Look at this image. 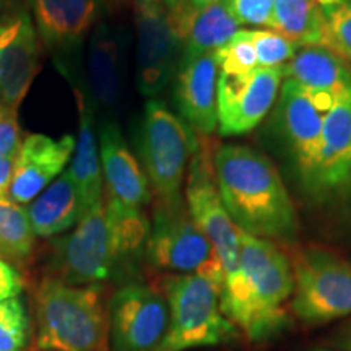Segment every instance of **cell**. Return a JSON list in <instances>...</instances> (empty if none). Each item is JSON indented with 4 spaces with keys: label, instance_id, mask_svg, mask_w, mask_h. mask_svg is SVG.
I'll list each match as a JSON object with an SVG mask.
<instances>
[{
    "label": "cell",
    "instance_id": "obj_17",
    "mask_svg": "<svg viewBox=\"0 0 351 351\" xmlns=\"http://www.w3.org/2000/svg\"><path fill=\"white\" fill-rule=\"evenodd\" d=\"M218 65L215 52L181 56L173 78V101L179 117L200 135L218 129Z\"/></svg>",
    "mask_w": 351,
    "mask_h": 351
},
{
    "label": "cell",
    "instance_id": "obj_22",
    "mask_svg": "<svg viewBox=\"0 0 351 351\" xmlns=\"http://www.w3.org/2000/svg\"><path fill=\"white\" fill-rule=\"evenodd\" d=\"M26 212L34 234L52 238L77 225L85 213V202L77 182L69 171H64L26 207Z\"/></svg>",
    "mask_w": 351,
    "mask_h": 351
},
{
    "label": "cell",
    "instance_id": "obj_38",
    "mask_svg": "<svg viewBox=\"0 0 351 351\" xmlns=\"http://www.w3.org/2000/svg\"><path fill=\"white\" fill-rule=\"evenodd\" d=\"M191 2H192V5H194L195 10H200V8L213 5V3L221 2V0H191Z\"/></svg>",
    "mask_w": 351,
    "mask_h": 351
},
{
    "label": "cell",
    "instance_id": "obj_6",
    "mask_svg": "<svg viewBox=\"0 0 351 351\" xmlns=\"http://www.w3.org/2000/svg\"><path fill=\"white\" fill-rule=\"evenodd\" d=\"M147 257L156 269L176 275H199L218 287L225 285V271L217 249L197 226L187 205L158 204L153 212Z\"/></svg>",
    "mask_w": 351,
    "mask_h": 351
},
{
    "label": "cell",
    "instance_id": "obj_23",
    "mask_svg": "<svg viewBox=\"0 0 351 351\" xmlns=\"http://www.w3.org/2000/svg\"><path fill=\"white\" fill-rule=\"evenodd\" d=\"M285 78H291L314 93H327L335 98L351 90L350 65L326 46L301 47L285 65Z\"/></svg>",
    "mask_w": 351,
    "mask_h": 351
},
{
    "label": "cell",
    "instance_id": "obj_19",
    "mask_svg": "<svg viewBox=\"0 0 351 351\" xmlns=\"http://www.w3.org/2000/svg\"><path fill=\"white\" fill-rule=\"evenodd\" d=\"M75 152V140L64 135L59 140L44 134L28 135L16 153L15 171L7 194L13 202L28 207L52 181L64 173Z\"/></svg>",
    "mask_w": 351,
    "mask_h": 351
},
{
    "label": "cell",
    "instance_id": "obj_15",
    "mask_svg": "<svg viewBox=\"0 0 351 351\" xmlns=\"http://www.w3.org/2000/svg\"><path fill=\"white\" fill-rule=\"evenodd\" d=\"M283 78L285 65L258 67L243 77L218 73V134L236 137L256 129L278 99Z\"/></svg>",
    "mask_w": 351,
    "mask_h": 351
},
{
    "label": "cell",
    "instance_id": "obj_9",
    "mask_svg": "<svg viewBox=\"0 0 351 351\" xmlns=\"http://www.w3.org/2000/svg\"><path fill=\"white\" fill-rule=\"evenodd\" d=\"M335 101V96L314 93L291 78H287L280 88L275 111L276 132L304 191L314 178L322 145L324 122Z\"/></svg>",
    "mask_w": 351,
    "mask_h": 351
},
{
    "label": "cell",
    "instance_id": "obj_24",
    "mask_svg": "<svg viewBox=\"0 0 351 351\" xmlns=\"http://www.w3.org/2000/svg\"><path fill=\"white\" fill-rule=\"evenodd\" d=\"M326 13L315 0H275L270 29L296 47L326 46Z\"/></svg>",
    "mask_w": 351,
    "mask_h": 351
},
{
    "label": "cell",
    "instance_id": "obj_3",
    "mask_svg": "<svg viewBox=\"0 0 351 351\" xmlns=\"http://www.w3.org/2000/svg\"><path fill=\"white\" fill-rule=\"evenodd\" d=\"M101 285L44 278L34 293L39 351H104L106 315Z\"/></svg>",
    "mask_w": 351,
    "mask_h": 351
},
{
    "label": "cell",
    "instance_id": "obj_2",
    "mask_svg": "<svg viewBox=\"0 0 351 351\" xmlns=\"http://www.w3.org/2000/svg\"><path fill=\"white\" fill-rule=\"evenodd\" d=\"M241 276L221 293V311L252 341H265L287 327L285 306L295 289L293 267L269 239L241 231Z\"/></svg>",
    "mask_w": 351,
    "mask_h": 351
},
{
    "label": "cell",
    "instance_id": "obj_13",
    "mask_svg": "<svg viewBox=\"0 0 351 351\" xmlns=\"http://www.w3.org/2000/svg\"><path fill=\"white\" fill-rule=\"evenodd\" d=\"M137 29V86L156 99L173 83L182 56V41L171 23L163 0H134Z\"/></svg>",
    "mask_w": 351,
    "mask_h": 351
},
{
    "label": "cell",
    "instance_id": "obj_33",
    "mask_svg": "<svg viewBox=\"0 0 351 351\" xmlns=\"http://www.w3.org/2000/svg\"><path fill=\"white\" fill-rule=\"evenodd\" d=\"M166 12H168L171 23H173L176 33L181 41L186 38L189 23L194 16L195 8L192 5L191 0H163Z\"/></svg>",
    "mask_w": 351,
    "mask_h": 351
},
{
    "label": "cell",
    "instance_id": "obj_30",
    "mask_svg": "<svg viewBox=\"0 0 351 351\" xmlns=\"http://www.w3.org/2000/svg\"><path fill=\"white\" fill-rule=\"evenodd\" d=\"M324 13L327 20L326 47L351 62V0Z\"/></svg>",
    "mask_w": 351,
    "mask_h": 351
},
{
    "label": "cell",
    "instance_id": "obj_31",
    "mask_svg": "<svg viewBox=\"0 0 351 351\" xmlns=\"http://www.w3.org/2000/svg\"><path fill=\"white\" fill-rule=\"evenodd\" d=\"M226 2L239 25L270 28L275 0H226Z\"/></svg>",
    "mask_w": 351,
    "mask_h": 351
},
{
    "label": "cell",
    "instance_id": "obj_16",
    "mask_svg": "<svg viewBox=\"0 0 351 351\" xmlns=\"http://www.w3.org/2000/svg\"><path fill=\"white\" fill-rule=\"evenodd\" d=\"M306 192L317 202L351 199V90L327 114L317 166Z\"/></svg>",
    "mask_w": 351,
    "mask_h": 351
},
{
    "label": "cell",
    "instance_id": "obj_12",
    "mask_svg": "<svg viewBox=\"0 0 351 351\" xmlns=\"http://www.w3.org/2000/svg\"><path fill=\"white\" fill-rule=\"evenodd\" d=\"M103 0H29L38 36L70 83L82 80V46L98 25Z\"/></svg>",
    "mask_w": 351,
    "mask_h": 351
},
{
    "label": "cell",
    "instance_id": "obj_37",
    "mask_svg": "<svg viewBox=\"0 0 351 351\" xmlns=\"http://www.w3.org/2000/svg\"><path fill=\"white\" fill-rule=\"evenodd\" d=\"M319 3L322 10H327V8H333V7H339L341 3L346 2V0H315Z\"/></svg>",
    "mask_w": 351,
    "mask_h": 351
},
{
    "label": "cell",
    "instance_id": "obj_4",
    "mask_svg": "<svg viewBox=\"0 0 351 351\" xmlns=\"http://www.w3.org/2000/svg\"><path fill=\"white\" fill-rule=\"evenodd\" d=\"M169 309L168 332L156 351H187L225 345L236 340L239 328L223 314V288L199 275L171 274L163 278Z\"/></svg>",
    "mask_w": 351,
    "mask_h": 351
},
{
    "label": "cell",
    "instance_id": "obj_25",
    "mask_svg": "<svg viewBox=\"0 0 351 351\" xmlns=\"http://www.w3.org/2000/svg\"><path fill=\"white\" fill-rule=\"evenodd\" d=\"M226 0L195 10L182 41V54L199 56L221 49L239 32Z\"/></svg>",
    "mask_w": 351,
    "mask_h": 351
},
{
    "label": "cell",
    "instance_id": "obj_35",
    "mask_svg": "<svg viewBox=\"0 0 351 351\" xmlns=\"http://www.w3.org/2000/svg\"><path fill=\"white\" fill-rule=\"evenodd\" d=\"M16 155H8L0 158V192H7L10 186L13 171H15Z\"/></svg>",
    "mask_w": 351,
    "mask_h": 351
},
{
    "label": "cell",
    "instance_id": "obj_34",
    "mask_svg": "<svg viewBox=\"0 0 351 351\" xmlns=\"http://www.w3.org/2000/svg\"><path fill=\"white\" fill-rule=\"evenodd\" d=\"M21 289H23V278L20 271L0 257V301L20 296Z\"/></svg>",
    "mask_w": 351,
    "mask_h": 351
},
{
    "label": "cell",
    "instance_id": "obj_40",
    "mask_svg": "<svg viewBox=\"0 0 351 351\" xmlns=\"http://www.w3.org/2000/svg\"><path fill=\"white\" fill-rule=\"evenodd\" d=\"M0 7H2V0H0Z\"/></svg>",
    "mask_w": 351,
    "mask_h": 351
},
{
    "label": "cell",
    "instance_id": "obj_26",
    "mask_svg": "<svg viewBox=\"0 0 351 351\" xmlns=\"http://www.w3.org/2000/svg\"><path fill=\"white\" fill-rule=\"evenodd\" d=\"M34 238L26 207L0 192V256L23 261L33 251Z\"/></svg>",
    "mask_w": 351,
    "mask_h": 351
},
{
    "label": "cell",
    "instance_id": "obj_39",
    "mask_svg": "<svg viewBox=\"0 0 351 351\" xmlns=\"http://www.w3.org/2000/svg\"><path fill=\"white\" fill-rule=\"evenodd\" d=\"M7 111H5V109H3L2 106H0V117H2L3 116V114H5Z\"/></svg>",
    "mask_w": 351,
    "mask_h": 351
},
{
    "label": "cell",
    "instance_id": "obj_11",
    "mask_svg": "<svg viewBox=\"0 0 351 351\" xmlns=\"http://www.w3.org/2000/svg\"><path fill=\"white\" fill-rule=\"evenodd\" d=\"M39 69V36L29 8L21 0L0 7V106L10 114L28 95Z\"/></svg>",
    "mask_w": 351,
    "mask_h": 351
},
{
    "label": "cell",
    "instance_id": "obj_7",
    "mask_svg": "<svg viewBox=\"0 0 351 351\" xmlns=\"http://www.w3.org/2000/svg\"><path fill=\"white\" fill-rule=\"evenodd\" d=\"M291 309L302 322L327 324L351 315V262L309 247L293 262Z\"/></svg>",
    "mask_w": 351,
    "mask_h": 351
},
{
    "label": "cell",
    "instance_id": "obj_21",
    "mask_svg": "<svg viewBox=\"0 0 351 351\" xmlns=\"http://www.w3.org/2000/svg\"><path fill=\"white\" fill-rule=\"evenodd\" d=\"M70 85L75 93L80 125H78L75 156L67 171L80 189L86 210L103 200V173H101L96 114L83 88V82H72Z\"/></svg>",
    "mask_w": 351,
    "mask_h": 351
},
{
    "label": "cell",
    "instance_id": "obj_10",
    "mask_svg": "<svg viewBox=\"0 0 351 351\" xmlns=\"http://www.w3.org/2000/svg\"><path fill=\"white\" fill-rule=\"evenodd\" d=\"M199 145L191 158L186 178V202L197 226L217 249L225 271L223 289L238 283L241 276V230L223 205L213 171V155Z\"/></svg>",
    "mask_w": 351,
    "mask_h": 351
},
{
    "label": "cell",
    "instance_id": "obj_18",
    "mask_svg": "<svg viewBox=\"0 0 351 351\" xmlns=\"http://www.w3.org/2000/svg\"><path fill=\"white\" fill-rule=\"evenodd\" d=\"M96 130L108 200L124 208L142 210L152 199V187L119 125L112 119H101Z\"/></svg>",
    "mask_w": 351,
    "mask_h": 351
},
{
    "label": "cell",
    "instance_id": "obj_32",
    "mask_svg": "<svg viewBox=\"0 0 351 351\" xmlns=\"http://www.w3.org/2000/svg\"><path fill=\"white\" fill-rule=\"evenodd\" d=\"M21 145V130L16 114L5 112L0 117V158L16 155Z\"/></svg>",
    "mask_w": 351,
    "mask_h": 351
},
{
    "label": "cell",
    "instance_id": "obj_8",
    "mask_svg": "<svg viewBox=\"0 0 351 351\" xmlns=\"http://www.w3.org/2000/svg\"><path fill=\"white\" fill-rule=\"evenodd\" d=\"M56 278L70 285H101L117 270L116 234L104 200L86 208L69 234L54 244Z\"/></svg>",
    "mask_w": 351,
    "mask_h": 351
},
{
    "label": "cell",
    "instance_id": "obj_5",
    "mask_svg": "<svg viewBox=\"0 0 351 351\" xmlns=\"http://www.w3.org/2000/svg\"><path fill=\"white\" fill-rule=\"evenodd\" d=\"M199 145L194 130L166 103L147 101L140 124L138 156L158 204H182L186 169Z\"/></svg>",
    "mask_w": 351,
    "mask_h": 351
},
{
    "label": "cell",
    "instance_id": "obj_29",
    "mask_svg": "<svg viewBox=\"0 0 351 351\" xmlns=\"http://www.w3.org/2000/svg\"><path fill=\"white\" fill-rule=\"evenodd\" d=\"M251 34L257 65L261 69L282 67L296 56L298 47L295 44L274 29H251Z\"/></svg>",
    "mask_w": 351,
    "mask_h": 351
},
{
    "label": "cell",
    "instance_id": "obj_20",
    "mask_svg": "<svg viewBox=\"0 0 351 351\" xmlns=\"http://www.w3.org/2000/svg\"><path fill=\"white\" fill-rule=\"evenodd\" d=\"M85 91L95 114L108 119L124 91V43L119 32L106 21H98L90 38L86 57Z\"/></svg>",
    "mask_w": 351,
    "mask_h": 351
},
{
    "label": "cell",
    "instance_id": "obj_1",
    "mask_svg": "<svg viewBox=\"0 0 351 351\" xmlns=\"http://www.w3.org/2000/svg\"><path fill=\"white\" fill-rule=\"evenodd\" d=\"M213 171L223 205L241 231L269 241L295 238L300 228L295 204L263 153L247 145H219Z\"/></svg>",
    "mask_w": 351,
    "mask_h": 351
},
{
    "label": "cell",
    "instance_id": "obj_28",
    "mask_svg": "<svg viewBox=\"0 0 351 351\" xmlns=\"http://www.w3.org/2000/svg\"><path fill=\"white\" fill-rule=\"evenodd\" d=\"M29 339V317L20 296L0 301V351H21Z\"/></svg>",
    "mask_w": 351,
    "mask_h": 351
},
{
    "label": "cell",
    "instance_id": "obj_14",
    "mask_svg": "<svg viewBox=\"0 0 351 351\" xmlns=\"http://www.w3.org/2000/svg\"><path fill=\"white\" fill-rule=\"evenodd\" d=\"M169 324L166 298L145 283L129 282L109 304V351H156Z\"/></svg>",
    "mask_w": 351,
    "mask_h": 351
},
{
    "label": "cell",
    "instance_id": "obj_27",
    "mask_svg": "<svg viewBox=\"0 0 351 351\" xmlns=\"http://www.w3.org/2000/svg\"><path fill=\"white\" fill-rule=\"evenodd\" d=\"M218 73L243 77L258 69L251 29H239L221 49L215 52Z\"/></svg>",
    "mask_w": 351,
    "mask_h": 351
},
{
    "label": "cell",
    "instance_id": "obj_36",
    "mask_svg": "<svg viewBox=\"0 0 351 351\" xmlns=\"http://www.w3.org/2000/svg\"><path fill=\"white\" fill-rule=\"evenodd\" d=\"M339 346L345 351H351V327L341 333V339L339 340Z\"/></svg>",
    "mask_w": 351,
    "mask_h": 351
}]
</instances>
